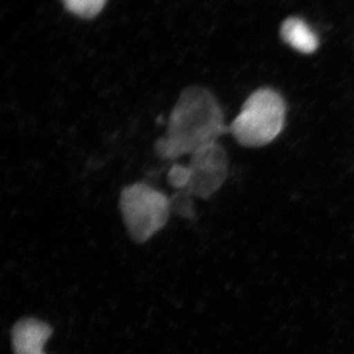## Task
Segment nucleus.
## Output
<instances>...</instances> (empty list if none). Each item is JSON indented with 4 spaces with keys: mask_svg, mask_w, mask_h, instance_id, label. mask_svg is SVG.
I'll return each instance as SVG.
<instances>
[{
    "mask_svg": "<svg viewBox=\"0 0 354 354\" xmlns=\"http://www.w3.org/2000/svg\"><path fill=\"white\" fill-rule=\"evenodd\" d=\"M227 132L215 95L207 88L192 86L179 95L169 115L167 134L158 140L155 151L165 160L192 155L198 149L218 142Z\"/></svg>",
    "mask_w": 354,
    "mask_h": 354,
    "instance_id": "nucleus-1",
    "label": "nucleus"
},
{
    "mask_svg": "<svg viewBox=\"0 0 354 354\" xmlns=\"http://www.w3.org/2000/svg\"><path fill=\"white\" fill-rule=\"evenodd\" d=\"M285 116V102L281 95L271 88H260L244 102L228 131L242 146H265L279 136Z\"/></svg>",
    "mask_w": 354,
    "mask_h": 354,
    "instance_id": "nucleus-2",
    "label": "nucleus"
},
{
    "mask_svg": "<svg viewBox=\"0 0 354 354\" xmlns=\"http://www.w3.org/2000/svg\"><path fill=\"white\" fill-rule=\"evenodd\" d=\"M118 206L128 234L137 243L148 241L162 230L172 212L171 198L144 183L123 188Z\"/></svg>",
    "mask_w": 354,
    "mask_h": 354,
    "instance_id": "nucleus-3",
    "label": "nucleus"
},
{
    "mask_svg": "<svg viewBox=\"0 0 354 354\" xmlns=\"http://www.w3.org/2000/svg\"><path fill=\"white\" fill-rule=\"evenodd\" d=\"M190 179L185 191L192 197L207 199L225 183L228 172L227 152L218 142L198 149L191 155ZM180 191V190H179Z\"/></svg>",
    "mask_w": 354,
    "mask_h": 354,
    "instance_id": "nucleus-4",
    "label": "nucleus"
},
{
    "mask_svg": "<svg viewBox=\"0 0 354 354\" xmlns=\"http://www.w3.org/2000/svg\"><path fill=\"white\" fill-rule=\"evenodd\" d=\"M51 335L48 324L36 318L21 319L11 332L14 354H46L44 344Z\"/></svg>",
    "mask_w": 354,
    "mask_h": 354,
    "instance_id": "nucleus-5",
    "label": "nucleus"
},
{
    "mask_svg": "<svg viewBox=\"0 0 354 354\" xmlns=\"http://www.w3.org/2000/svg\"><path fill=\"white\" fill-rule=\"evenodd\" d=\"M281 37L291 48L305 55L313 53L318 48V37L299 18L290 17L283 21L281 27Z\"/></svg>",
    "mask_w": 354,
    "mask_h": 354,
    "instance_id": "nucleus-6",
    "label": "nucleus"
},
{
    "mask_svg": "<svg viewBox=\"0 0 354 354\" xmlns=\"http://www.w3.org/2000/svg\"><path fill=\"white\" fill-rule=\"evenodd\" d=\"M65 8L84 19H92L99 15L108 0H62Z\"/></svg>",
    "mask_w": 354,
    "mask_h": 354,
    "instance_id": "nucleus-7",
    "label": "nucleus"
},
{
    "mask_svg": "<svg viewBox=\"0 0 354 354\" xmlns=\"http://www.w3.org/2000/svg\"><path fill=\"white\" fill-rule=\"evenodd\" d=\"M191 197L185 191H178L174 197L171 198V211L184 218H191L194 215Z\"/></svg>",
    "mask_w": 354,
    "mask_h": 354,
    "instance_id": "nucleus-8",
    "label": "nucleus"
},
{
    "mask_svg": "<svg viewBox=\"0 0 354 354\" xmlns=\"http://www.w3.org/2000/svg\"><path fill=\"white\" fill-rule=\"evenodd\" d=\"M167 179H169V183L176 189L178 191L186 189L190 179L189 167L174 165L169 171Z\"/></svg>",
    "mask_w": 354,
    "mask_h": 354,
    "instance_id": "nucleus-9",
    "label": "nucleus"
}]
</instances>
